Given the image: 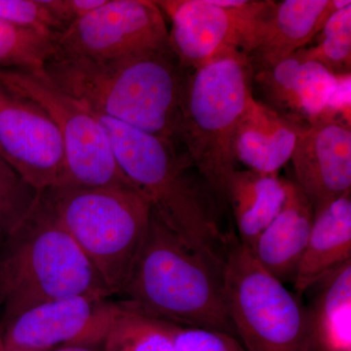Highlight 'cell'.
<instances>
[{"mask_svg": "<svg viewBox=\"0 0 351 351\" xmlns=\"http://www.w3.org/2000/svg\"><path fill=\"white\" fill-rule=\"evenodd\" d=\"M189 71L169 48L117 59L56 58L43 76L96 114L176 145Z\"/></svg>", "mask_w": 351, "mask_h": 351, "instance_id": "6da1fadb", "label": "cell"}, {"mask_svg": "<svg viewBox=\"0 0 351 351\" xmlns=\"http://www.w3.org/2000/svg\"><path fill=\"white\" fill-rule=\"evenodd\" d=\"M223 267L184 241L152 209L149 230L119 294L147 317L237 337L223 294Z\"/></svg>", "mask_w": 351, "mask_h": 351, "instance_id": "7a4b0ae2", "label": "cell"}, {"mask_svg": "<svg viewBox=\"0 0 351 351\" xmlns=\"http://www.w3.org/2000/svg\"><path fill=\"white\" fill-rule=\"evenodd\" d=\"M85 295L113 294L38 191L0 244V328L44 302Z\"/></svg>", "mask_w": 351, "mask_h": 351, "instance_id": "3957f363", "label": "cell"}, {"mask_svg": "<svg viewBox=\"0 0 351 351\" xmlns=\"http://www.w3.org/2000/svg\"><path fill=\"white\" fill-rule=\"evenodd\" d=\"M117 162L152 209L186 243L223 267L230 237L221 232L206 191L189 174L188 156L176 145L125 123L96 114Z\"/></svg>", "mask_w": 351, "mask_h": 351, "instance_id": "277c9868", "label": "cell"}, {"mask_svg": "<svg viewBox=\"0 0 351 351\" xmlns=\"http://www.w3.org/2000/svg\"><path fill=\"white\" fill-rule=\"evenodd\" d=\"M252 80L247 57L230 48L189 71L184 82L179 141L205 186L221 201L237 170L235 132L254 98Z\"/></svg>", "mask_w": 351, "mask_h": 351, "instance_id": "5b68a950", "label": "cell"}, {"mask_svg": "<svg viewBox=\"0 0 351 351\" xmlns=\"http://www.w3.org/2000/svg\"><path fill=\"white\" fill-rule=\"evenodd\" d=\"M41 191L104 282L119 295L149 230L151 200L136 188L52 186Z\"/></svg>", "mask_w": 351, "mask_h": 351, "instance_id": "8992f818", "label": "cell"}, {"mask_svg": "<svg viewBox=\"0 0 351 351\" xmlns=\"http://www.w3.org/2000/svg\"><path fill=\"white\" fill-rule=\"evenodd\" d=\"M223 280L228 314L246 351H311L308 314L299 295L237 239L228 242Z\"/></svg>", "mask_w": 351, "mask_h": 351, "instance_id": "52a82bcc", "label": "cell"}, {"mask_svg": "<svg viewBox=\"0 0 351 351\" xmlns=\"http://www.w3.org/2000/svg\"><path fill=\"white\" fill-rule=\"evenodd\" d=\"M0 82L38 103L54 120L66 154V174L56 186L136 188L120 169L107 132L84 104L43 75L20 69H0Z\"/></svg>", "mask_w": 351, "mask_h": 351, "instance_id": "ba28073f", "label": "cell"}, {"mask_svg": "<svg viewBox=\"0 0 351 351\" xmlns=\"http://www.w3.org/2000/svg\"><path fill=\"white\" fill-rule=\"evenodd\" d=\"M53 47L51 59H117L169 49V31L163 13L154 1L107 0L56 34Z\"/></svg>", "mask_w": 351, "mask_h": 351, "instance_id": "9c48e42d", "label": "cell"}, {"mask_svg": "<svg viewBox=\"0 0 351 351\" xmlns=\"http://www.w3.org/2000/svg\"><path fill=\"white\" fill-rule=\"evenodd\" d=\"M169 18V45L182 68L195 69L230 48L243 53L265 1L239 0L223 7L215 0L154 1Z\"/></svg>", "mask_w": 351, "mask_h": 351, "instance_id": "30bf717a", "label": "cell"}, {"mask_svg": "<svg viewBox=\"0 0 351 351\" xmlns=\"http://www.w3.org/2000/svg\"><path fill=\"white\" fill-rule=\"evenodd\" d=\"M0 156L38 191L59 186L66 174L64 143L54 120L1 82Z\"/></svg>", "mask_w": 351, "mask_h": 351, "instance_id": "8fae6325", "label": "cell"}, {"mask_svg": "<svg viewBox=\"0 0 351 351\" xmlns=\"http://www.w3.org/2000/svg\"><path fill=\"white\" fill-rule=\"evenodd\" d=\"M98 295L44 302L0 328L5 348L52 351L64 346L101 345L112 304Z\"/></svg>", "mask_w": 351, "mask_h": 351, "instance_id": "7c38bea8", "label": "cell"}, {"mask_svg": "<svg viewBox=\"0 0 351 351\" xmlns=\"http://www.w3.org/2000/svg\"><path fill=\"white\" fill-rule=\"evenodd\" d=\"M291 161L314 211L350 193V120L327 112L302 127Z\"/></svg>", "mask_w": 351, "mask_h": 351, "instance_id": "4fadbf2b", "label": "cell"}, {"mask_svg": "<svg viewBox=\"0 0 351 351\" xmlns=\"http://www.w3.org/2000/svg\"><path fill=\"white\" fill-rule=\"evenodd\" d=\"M350 4V0L269 1L243 50L253 75L313 43L330 16Z\"/></svg>", "mask_w": 351, "mask_h": 351, "instance_id": "5bb4252c", "label": "cell"}, {"mask_svg": "<svg viewBox=\"0 0 351 351\" xmlns=\"http://www.w3.org/2000/svg\"><path fill=\"white\" fill-rule=\"evenodd\" d=\"M339 78L299 50L276 66L254 73L252 89L265 107L304 127L327 112Z\"/></svg>", "mask_w": 351, "mask_h": 351, "instance_id": "9a60e30c", "label": "cell"}, {"mask_svg": "<svg viewBox=\"0 0 351 351\" xmlns=\"http://www.w3.org/2000/svg\"><path fill=\"white\" fill-rule=\"evenodd\" d=\"M313 219L311 201L295 182L288 181L285 204L252 249L263 269L284 284L294 283Z\"/></svg>", "mask_w": 351, "mask_h": 351, "instance_id": "2e32d148", "label": "cell"}, {"mask_svg": "<svg viewBox=\"0 0 351 351\" xmlns=\"http://www.w3.org/2000/svg\"><path fill=\"white\" fill-rule=\"evenodd\" d=\"M302 128L252 99L235 132L237 162L255 172L278 175L291 160Z\"/></svg>", "mask_w": 351, "mask_h": 351, "instance_id": "e0dca14e", "label": "cell"}, {"mask_svg": "<svg viewBox=\"0 0 351 351\" xmlns=\"http://www.w3.org/2000/svg\"><path fill=\"white\" fill-rule=\"evenodd\" d=\"M348 261H351V191L314 211L311 234L293 283L295 294H304Z\"/></svg>", "mask_w": 351, "mask_h": 351, "instance_id": "ac0fdd59", "label": "cell"}, {"mask_svg": "<svg viewBox=\"0 0 351 351\" xmlns=\"http://www.w3.org/2000/svg\"><path fill=\"white\" fill-rule=\"evenodd\" d=\"M288 180L277 174L235 170L228 179L226 201L232 206L240 243L253 249L287 198Z\"/></svg>", "mask_w": 351, "mask_h": 351, "instance_id": "d6986e66", "label": "cell"}, {"mask_svg": "<svg viewBox=\"0 0 351 351\" xmlns=\"http://www.w3.org/2000/svg\"><path fill=\"white\" fill-rule=\"evenodd\" d=\"M307 308L311 351H351V261L319 282Z\"/></svg>", "mask_w": 351, "mask_h": 351, "instance_id": "ffe728a7", "label": "cell"}, {"mask_svg": "<svg viewBox=\"0 0 351 351\" xmlns=\"http://www.w3.org/2000/svg\"><path fill=\"white\" fill-rule=\"evenodd\" d=\"M104 351H175L165 322L113 302Z\"/></svg>", "mask_w": 351, "mask_h": 351, "instance_id": "44dd1931", "label": "cell"}, {"mask_svg": "<svg viewBox=\"0 0 351 351\" xmlns=\"http://www.w3.org/2000/svg\"><path fill=\"white\" fill-rule=\"evenodd\" d=\"M54 36L0 20V69L43 75L54 52Z\"/></svg>", "mask_w": 351, "mask_h": 351, "instance_id": "7402d4cb", "label": "cell"}, {"mask_svg": "<svg viewBox=\"0 0 351 351\" xmlns=\"http://www.w3.org/2000/svg\"><path fill=\"white\" fill-rule=\"evenodd\" d=\"M313 41L315 45L300 50L306 59L336 77L350 76L351 4L332 13Z\"/></svg>", "mask_w": 351, "mask_h": 351, "instance_id": "603a6c76", "label": "cell"}, {"mask_svg": "<svg viewBox=\"0 0 351 351\" xmlns=\"http://www.w3.org/2000/svg\"><path fill=\"white\" fill-rule=\"evenodd\" d=\"M38 191L0 156V239H4L31 209Z\"/></svg>", "mask_w": 351, "mask_h": 351, "instance_id": "cb8c5ba5", "label": "cell"}, {"mask_svg": "<svg viewBox=\"0 0 351 351\" xmlns=\"http://www.w3.org/2000/svg\"><path fill=\"white\" fill-rule=\"evenodd\" d=\"M0 20L27 27L47 36L64 31L43 0H0Z\"/></svg>", "mask_w": 351, "mask_h": 351, "instance_id": "d4e9b609", "label": "cell"}, {"mask_svg": "<svg viewBox=\"0 0 351 351\" xmlns=\"http://www.w3.org/2000/svg\"><path fill=\"white\" fill-rule=\"evenodd\" d=\"M175 351H246L237 337L199 327L165 322Z\"/></svg>", "mask_w": 351, "mask_h": 351, "instance_id": "484cf974", "label": "cell"}, {"mask_svg": "<svg viewBox=\"0 0 351 351\" xmlns=\"http://www.w3.org/2000/svg\"><path fill=\"white\" fill-rule=\"evenodd\" d=\"M107 0H43L64 29L103 5Z\"/></svg>", "mask_w": 351, "mask_h": 351, "instance_id": "4316f807", "label": "cell"}, {"mask_svg": "<svg viewBox=\"0 0 351 351\" xmlns=\"http://www.w3.org/2000/svg\"><path fill=\"white\" fill-rule=\"evenodd\" d=\"M52 351H95L92 348L82 346H60Z\"/></svg>", "mask_w": 351, "mask_h": 351, "instance_id": "83f0119b", "label": "cell"}, {"mask_svg": "<svg viewBox=\"0 0 351 351\" xmlns=\"http://www.w3.org/2000/svg\"><path fill=\"white\" fill-rule=\"evenodd\" d=\"M5 351H41V350H24V348H5Z\"/></svg>", "mask_w": 351, "mask_h": 351, "instance_id": "f1b7e54d", "label": "cell"}, {"mask_svg": "<svg viewBox=\"0 0 351 351\" xmlns=\"http://www.w3.org/2000/svg\"><path fill=\"white\" fill-rule=\"evenodd\" d=\"M0 351H5V348H4L3 338H2L1 332H0Z\"/></svg>", "mask_w": 351, "mask_h": 351, "instance_id": "f546056e", "label": "cell"}, {"mask_svg": "<svg viewBox=\"0 0 351 351\" xmlns=\"http://www.w3.org/2000/svg\"><path fill=\"white\" fill-rule=\"evenodd\" d=\"M2 240H3V239H0V244H1Z\"/></svg>", "mask_w": 351, "mask_h": 351, "instance_id": "4dcf8cb0", "label": "cell"}]
</instances>
